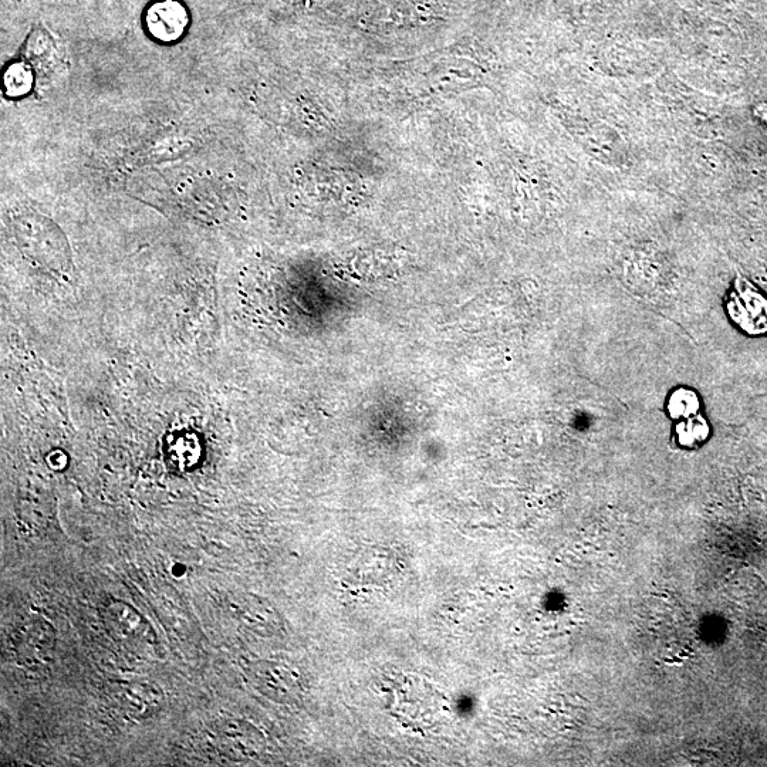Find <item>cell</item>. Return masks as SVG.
<instances>
[{
	"label": "cell",
	"mask_w": 767,
	"mask_h": 767,
	"mask_svg": "<svg viewBox=\"0 0 767 767\" xmlns=\"http://www.w3.org/2000/svg\"><path fill=\"white\" fill-rule=\"evenodd\" d=\"M101 620L110 637L125 650L155 657L158 638L154 628L137 610L124 601H108L101 608Z\"/></svg>",
	"instance_id": "6da1fadb"
},
{
	"label": "cell",
	"mask_w": 767,
	"mask_h": 767,
	"mask_svg": "<svg viewBox=\"0 0 767 767\" xmlns=\"http://www.w3.org/2000/svg\"><path fill=\"white\" fill-rule=\"evenodd\" d=\"M708 422L696 414L694 417L685 418L684 421L679 422L677 428H675V437H677L678 445L684 449H696L699 446L705 444L706 439L709 437Z\"/></svg>",
	"instance_id": "9c48e42d"
},
{
	"label": "cell",
	"mask_w": 767,
	"mask_h": 767,
	"mask_svg": "<svg viewBox=\"0 0 767 767\" xmlns=\"http://www.w3.org/2000/svg\"><path fill=\"white\" fill-rule=\"evenodd\" d=\"M6 91L10 96H20V94L26 93L30 89L32 84V76H30L29 70L22 64H15L10 66L5 76Z\"/></svg>",
	"instance_id": "8fae6325"
},
{
	"label": "cell",
	"mask_w": 767,
	"mask_h": 767,
	"mask_svg": "<svg viewBox=\"0 0 767 767\" xmlns=\"http://www.w3.org/2000/svg\"><path fill=\"white\" fill-rule=\"evenodd\" d=\"M699 398L694 391L687 390V388H678L677 391L672 393L669 397L667 408L671 417L677 418V420H685V418L694 417L699 411Z\"/></svg>",
	"instance_id": "30bf717a"
},
{
	"label": "cell",
	"mask_w": 767,
	"mask_h": 767,
	"mask_svg": "<svg viewBox=\"0 0 767 767\" xmlns=\"http://www.w3.org/2000/svg\"><path fill=\"white\" fill-rule=\"evenodd\" d=\"M253 735L245 725L238 722H228L216 731V742L219 748L232 756L249 755L256 749Z\"/></svg>",
	"instance_id": "ba28073f"
},
{
	"label": "cell",
	"mask_w": 767,
	"mask_h": 767,
	"mask_svg": "<svg viewBox=\"0 0 767 767\" xmlns=\"http://www.w3.org/2000/svg\"><path fill=\"white\" fill-rule=\"evenodd\" d=\"M144 22L154 39L165 43L175 42L187 30L188 10L179 0H155L145 10Z\"/></svg>",
	"instance_id": "8992f818"
},
{
	"label": "cell",
	"mask_w": 767,
	"mask_h": 767,
	"mask_svg": "<svg viewBox=\"0 0 767 767\" xmlns=\"http://www.w3.org/2000/svg\"><path fill=\"white\" fill-rule=\"evenodd\" d=\"M228 610L238 623L255 633H276L280 628L279 618L268 603L250 594L229 598Z\"/></svg>",
	"instance_id": "52a82bcc"
},
{
	"label": "cell",
	"mask_w": 767,
	"mask_h": 767,
	"mask_svg": "<svg viewBox=\"0 0 767 767\" xmlns=\"http://www.w3.org/2000/svg\"><path fill=\"white\" fill-rule=\"evenodd\" d=\"M56 644V631L45 618H32L13 637L16 660L26 668L37 669L49 665L53 661Z\"/></svg>",
	"instance_id": "3957f363"
},
{
	"label": "cell",
	"mask_w": 767,
	"mask_h": 767,
	"mask_svg": "<svg viewBox=\"0 0 767 767\" xmlns=\"http://www.w3.org/2000/svg\"><path fill=\"white\" fill-rule=\"evenodd\" d=\"M729 316L748 334L767 333V299L752 283L739 276L728 302Z\"/></svg>",
	"instance_id": "277c9868"
},
{
	"label": "cell",
	"mask_w": 767,
	"mask_h": 767,
	"mask_svg": "<svg viewBox=\"0 0 767 767\" xmlns=\"http://www.w3.org/2000/svg\"><path fill=\"white\" fill-rule=\"evenodd\" d=\"M108 705L131 719H147L161 711L164 694L160 687L144 681H116L107 685Z\"/></svg>",
	"instance_id": "7a4b0ae2"
},
{
	"label": "cell",
	"mask_w": 767,
	"mask_h": 767,
	"mask_svg": "<svg viewBox=\"0 0 767 767\" xmlns=\"http://www.w3.org/2000/svg\"><path fill=\"white\" fill-rule=\"evenodd\" d=\"M249 678L260 694L280 704H290L302 694L295 671L275 662H258L249 669Z\"/></svg>",
	"instance_id": "5b68a950"
}]
</instances>
